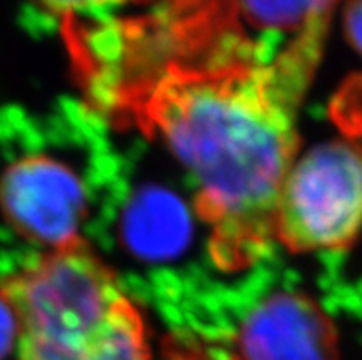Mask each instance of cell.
Instances as JSON below:
<instances>
[{"instance_id":"6da1fadb","label":"cell","mask_w":362,"mask_h":360,"mask_svg":"<svg viewBox=\"0 0 362 360\" xmlns=\"http://www.w3.org/2000/svg\"><path fill=\"white\" fill-rule=\"evenodd\" d=\"M335 6L317 15L274 61L168 63L125 92L197 180L211 254L238 269L274 241L281 186L296 162V110L320 61Z\"/></svg>"},{"instance_id":"7a4b0ae2","label":"cell","mask_w":362,"mask_h":360,"mask_svg":"<svg viewBox=\"0 0 362 360\" xmlns=\"http://www.w3.org/2000/svg\"><path fill=\"white\" fill-rule=\"evenodd\" d=\"M0 294L18 324L15 360H149L140 310L85 241L23 265Z\"/></svg>"},{"instance_id":"3957f363","label":"cell","mask_w":362,"mask_h":360,"mask_svg":"<svg viewBox=\"0 0 362 360\" xmlns=\"http://www.w3.org/2000/svg\"><path fill=\"white\" fill-rule=\"evenodd\" d=\"M362 230V144L337 140L298 158L281 186L274 238L294 252L340 250Z\"/></svg>"},{"instance_id":"277c9868","label":"cell","mask_w":362,"mask_h":360,"mask_svg":"<svg viewBox=\"0 0 362 360\" xmlns=\"http://www.w3.org/2000/svg\"><path fill=\"white\" fill-rule=\"evenodd\" d=\"M85 210L81 178L61 160L28 155L0 173V214L28 241L50 250L83 241Z\"/></svg>"},{"instance_id":"5b68a950","label":"cell","mask_w":362,"mask_h":360,"mask_svg":"<svg viewBox=\"0 0 362 360\" xmlns=\"http://www.w3.org/2000/svg\"><path fill=\"white\" fill-rule=\"evenodd\" d=\"M239 349L243 360H339V337L317 301L284 291L248 313Z\"/></svg>"},{"instance_id":"8992f818","label":"cell","mask_w":362,"mask_h":360,"mask_svg":"<svg viewBox=\"0 0 362 360\" xmlns=\"http://www.w3.org/2000/svg\"><path fill=\"white\" fill-rule=\"evenodd\" d=\"M186 215L173 197L149 193L129 211L127 236L134 248L147 254L175 250L186 239Z\"/></svg>"},{"instance_id":"52a82bcc","label":"cell","mask_w":362,"mask_h":360,"mask_svg":"<svg viewBox=\"0 0 362 360\" xmlns=\"http://www.w3.org/2000/svg\"><path fill=\"white\" fill-rule=\"evenodd\" d=\"M248 21L262 28H287V30H303L317 15L333 8V2H245L238 4Z\"/></svg>"},{"instance_id":"ba28073f","label":"cell","mask_w":362,"mask_h":360,"mask_svg":"<svg viewBox=\"0 0 362 360\" xmlns=\"http://www.w3.org/2000/svg\"><path fill=\"white\" fill-rule=\"evenodd\" d=\"M18 324L4 296L0 294V360H4L11 352L17 349Z\"/></svg>"},{"instance_id":"9c48e42d","label":"cell","mask_w":362,"mask_h":360,"mask_svg":"<svg viewBox=\"0 0 362 360\" xmlns=\"http://www.w3.org/2000/svg\"><path fill=\"white\" fill-rule=\"evenodd\" d=\"M344 26L351 45L362 54V2H354L346 8Z\"/></svg>"}]
</instances>
